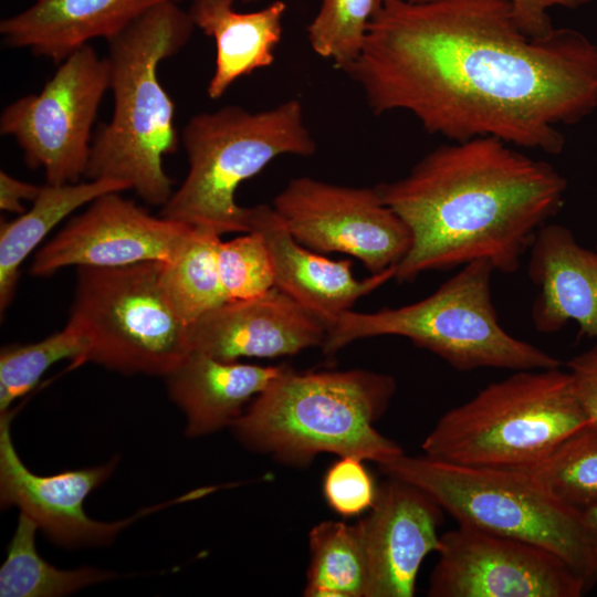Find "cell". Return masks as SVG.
Masks as SVG:
<instances>
[{
  "mask_svg": "<svg viewBox=\"0 0 597 597\" xmlns=\"http://www.w3.org/2000/svg\"><path fill=\"white\" fill-rule=\"evenodd\" d=\"M346 73L375 115L407 112L451 142L558 155V126L597 111V43L569 28L528 36L509 0H384Z\"/></svg>",
  "mask_w": 597,
  "mask_h": 597,
  "instance_id": "cell-1",
  "label": "cell"
},
{
  "mask_svg": "<svg viewBox=\"0 0 597 597\" xmlns=\"http://www.w3.org/2000/svg\"><path fill=\"white\" fill-rule=\"evenodd\" d=\"M375 188L410 231L394 277L411 282L481 259L516 272L537 231L562 209L567 180L545 160L478 137L439 146L405 177Z\"/></svg>",
  "mask_w": 597,
  "mask_h": 597,
  "instance_id": "cell-2",
  "label": "cell"
},
{
  "mask_svg": "<svg viewBox=\"0 0 597 597\" xmlns=\"http://www.w3.org/2000/svg\"><path fill=\"white\" fill-rule=\"evenodd\" d=\"M195 24L179 2H163L107 40L111 121L95 134L84 177L126 182L145 202L163 206L172 195L164 158L177 151L175 102L158 77L159 64L190 40Z\"/></svg>",
  "mask_w": 597,
  "mask_h": 597,
  "instance_id": "cell-3",
  "label": "cell"
},
{
  "mask_svg": "<svg viewBox=\"0 0 597 597\" xmlns=\"http://www.w3.org/2000/svg\"><path fill=\"white\" fill-rule=\"evenodd\" d=\"M395 390L386 374L286 366L231 427L247 448L285 464L306 465L321 453L378 464L404 452L374 427Z\"/></svg>",
  "mask_w": 597,
  "mask_h": 597,
  "instance_id": "cell-4",
  "label": "cell"
},
{
  "mask_svg": "<svg viewBox=\"0 0 597 597\" xmlns=\"http://www.w3.org/2000/svg\"><path fill=\"white\" fill-rule=\"evenodd\" d=\"M180 140L189 169L159 216L219 235L250 232L251 207L235 199L240 184L279 156L316 151L297 100L260 112L229 105L197 114Z\"/></svg>",
  "mask_w": 597,
  "mask_h": 597,
  "instance_id": "cell-5",
  "label": "cell"
},
{
  "mask_svg": "<svg viewBox=\"0 0 597 597\" xmlns=\"http://www.w3.org/2000/svg\"><path fill=\"white\" fill-rule=\"evenodd\" d=\"M493 271L490 261L475 260L412 304L374 313L347 311L327 329L321 348L333 355L357 339L401 336L459 371L561 367L559 359L501 326L491 297Z\"/></svg>",
  "mask_w": 597,
  "mask_h": 597,
  "instance_id": "cell-6",
  "label": "cell"
},
{
  "mask_svg": "<svg viewBox=\"0 0 597 597\" xmlns=\"http://www.w3.org/2000/svg\"><path fill=\"white\" fill-rule=\"evenodd\" d=\"M589 422L568 370H517L443 413L421 448L446 462L525 469Z\"/></svg>",
  "mask_w": 597,
  "mask_h": 597,
  "instance_id": "cell-7",
  "label": "cell"
},
{
  "mask_svg": "<svg viewBox=\"0 0 597 597\" xmlns=\"http://www.w3.org/2000/svg\"><path fill=\"white\" fill-rule=\"evenodd\" d=\"M387 476L411 483L465 525L535 544L568 563L591 587L597 559L582 513L547 492L526 469L451 463L404 452L380 463Z\"/></svg>",
  "mask_w": 597,
  "mask_h": 597,
  "instance_id": "cell-8",
  "label": "cell"
},
{
  "mask_svg": "<svg viewBox=\"0 0 597 597\" xmlns=\"http://www.w3.org/2000/svg\"><path fill=\"white\" fill-rule=\"evenodd\" d=\"M160 264L77 268L67 323L87 343L85 363L165 377L191 352L189 325L161 289Z\"/></svg>",
  "mask_w": 597,
  "mask_h": 597,
  "instance_id": "cell-9",
  "label": "cell"
},
{
  "mask_svg": "<svg viewBox=\"0 0 597 597\" xmlns=\"http://www.w3.org/2000/svg\"><path fill=\"white\" fill-rule=\"evenodd\" d=\"M109 88L106 57L88 43L59 63L38 93L8 104L0 133L12 136L31 168H42L46 184L77 182L88 163L92 128Z\"/></svg>",
  "mask_w": 597,
  "mask_h": 597,
  "instance_id": "cell-10",
  "label": "cell"
},
{
  "mask_svg": "<svg viewBox=\"0 0 597 597\" xmlns=\"http://www.w3.org/2000/svg\"><path fill=\"white\" fill-rule=\"evenodd\" d=\"M272 207L304 247L358 259L370 274L396 266L411 245L400 217L375 187H348L311 177L290 180Z\"/></svg>",
  "mask_w": 597,
  "mask_h": 597,
  "instance_id": "cell-11",
  "label": "cell"
},
{
  "mask_svg": "<svg viewBox=\"0 0 597 597\" xmlns=\"http://www.w3.org/2000/svg\"><path fill=\"white\" fill-rule=\"evenodd\" d=\"M437 553L430 597H579L590 588L553 552L465 525L443 533Z\"/></svg>",
  "mask_w": 597,
  "mask_h": 597,
  "instance_id": "cell-12",
  "label": "cell"
},
{
  "mask_svg": "<svg viewBox=\"0 0 597 597\" xmlns=\"http://www.w3.org/2000/svg\"><path fill=\"white\" fill-rule=\"evenodd\" d=\"M195 228L163 217L119 192L97 197L35 254L30 273L49 276L66 266L117 268L172 260Z\"/></svg>",
  "mask_w": 597,
  "mask_h": 597,
  "instance_id": "cell-13",
  "label": "cell"
},
{
  "mask_svg": "<svg viewBox=\"0 0 597 597\" xmlns=\"http://www.w3.org/2000/svg\"><path fill=\"white\" fill-rule=\"evenodd\" d=\"M11 415L0 418V503L17 506L51 541L74 547L108 544L122 528L144 515L116 522H101L83 509L86 496L114 471L117 460L105 464L64 471L53 475L31 472L19 458L10 434Z\"/></svg>",
  "mask_w": 597,
  "mask_h": 597,
  "instance_id": "cell-14",
  "label": "cell"
},
{
  "mask_svg": "<svg viewBox=\"0 0 597 597\" xmlns=\"http://www.w3.org/2000/svg\"><path fill=\"white\" fill-rule=\"evenodd\" d=\"M442 509L425 491L390 478L358 522L367 563L365 597H412L425 558L438 552Z\"/></svg>",
  "mask_w": 597,
  "mask_h": 597,
  "instance_id": "cell-15",
  "label": "cell"
},
{
  "mask_svg": "<svg viewBox=\"0 0 597 597\" xmlns=\"http://www.w3.org/2000/svg\"><path fill=\"white\" fill-rule=\"evenodd\" d=\"M326 333L320 320L276 287L228 301L189 325L191 350L223 362L294 355L322 347Z\"/></svg>",
  "mask_w": 597,
  "mask_h": 597,
  "instance_id": "cell-16",
  "label": "cell"
},
{
  "mask_svg": "<svg viewBox=\"0 0 597 597\" xmlns=\"http://www.w3.org/2000/svg\"><path fill=\"white\" fill-rule=\"evenodd\" d=\"M250 231L259 232L269 249L279 289L326 328L363 296L395 276L396 266L358 280L350 260H331L297 242L272 206L251 207Z\"/></svg>",
  "mask_w": 597,
  "mask_h": 597,
  "instance_id": "cell-17",
  "label": "cell"
},
{
  "mask_svg": "<svg viewBox=\"0 0 597 597\" xmlns=\"http://www.w3.org/2000/svg\"><path fill=\"white\" fill-rule=\"evenodd\" d=\"M528 251L527 275L538 290L531 312L536 331L555 333L574 321L579 336L597 338V249L584 248L567 227L546 223Z\"/></svg>",
  "mask_w": 597,
  "mask_h": 597,
  "instance_id": "cell-18",
  "label": "cell"
},
{
  "mask_svg": "<svg viewBox=\"0 0 597 597\" xmlns=\"http://www.w3.org/2000/svg\"><path fill=\"white\" fill-rule=\"evenodd\" d=\"M181 0H34L3 19L0 34L7 46L61 63L96 38L106 41L163 2Z\"/></svg>",
  "mask_w": 597,
  "mask_h": 597,
  "instance_id": "cell-19",
  "label": "cell"
},
{
  "mask_svg": "<svg viewBox=\"0 0 597 597\" xmlns=\"http://www.w3.org/2000/svg\"><path fill=\"white\" fill-rule=\"evenodd\" d=\"M285 367L223 362L191 350L165 378L186 417V434L201 437L231 426Z\"/></svg>",
  "mask_w": 597,
  "mask_h": 597,
  "instance_id": "cell-20",
  "label": "cell"
},
{
  "mask_svg": "<svg viewBox=\"0 0 597 597\" xmlns=\"http://www.w3.org/2000/svg\"><path fill=\"white\" fill-rule=\"evenodd\" d=\"M285 11L282 0L253 12H238L233 0H192L188 12L195 27L216 43L214 71L207 87L210 98L221 97L240 77L272 65Z\"/></svg>",
  "mask_w": 597,
  "mask_h": 597,
  "instance_id": "cell-21",
  "label": "cell"
},
{
  "mask_svg": "<svg viewBox=\"0 0 597 597\" xmlns=\"http://www.w3.org/2000/svg\"><path fill=\"white\" fill-rule=\"evenodd\" d=\"M130 189L115 179H88L84 182L41 186L32 207L12 221L0 226V310L10 305L20 266L49 232L77 208L109 192Z\"/></svg>",
  "mask_w": 597,
  "mask_h": 597,
  "instance_id": "cell-22",
  "label": "cell"
},
{
  "mask_svg": "<svg viewBox=\"0 0 597 597\" xmlns=\"http://www.w3.org/2000/svg\"><path fill=\"white\" fill-rule=\"evenodd\" d=\"M221 235L196 229L170 261L161 262L159 282L177 316L187 325L228 302L218 270Z\"/></svg>",
  "mask_w": 597,
  "mask_h": 597,
  "instance_id": "cell-23",
  "label": "cell"
},
{
  "mask_svg": "<svg viewBox=\"0 0 597 597\" xmlns=\"http://www.w3.org/2000/svg\"><path fill=\"white\" fill-rule=\"evenodd\" d=\"M36 524L20 513L0 568L1 597H60L117 576L98 568L65 570L49 564L36 552Z\"/></svg>",
  "mask_w": 597,
  "mask_h": 597,
  "instance_id": "cell-24",
  "label": "cell"
},
{
  "mask_svg": "<svg viewBox=\"0 0 597 597\" xmlns=\"http://www.w3.org/2000/svg\"><path fill=\"white\" fill-rule=\"evenodd\" d=\"M308 543L305 596L365 597L367 563L358 523L321 522L311 530Z\"/></svg>",
  "mask_w": 597,
  "mask_h": 597,
  "instance_id": "cell-25",
  "label": "cell"
},
{
  "mask_svg": "<svg viewBox=\"0 0 597 597\" xmlns=\"http://www.w3.org/2000/svg\"><path fill=\"white\" fill-rule=\"evenodd\" d=\"M556 500L583 513L597 505V426L576 430L525 468Z\"/></svg>",
  "mask_w": 597,
  "mask_h": 597,
  "instance_id": "cell-26",
  "label": "cell"
},
{
  "mask_svg": "<svg viewBox=\"0 0 597 597\" xmlns=\"http://www.w3.org/2000/svg\"><path fill=\"white\" fill-rule=\"evenodd\" d=\"M87 343L71 324L44 339L8 345L0 353V413L28 394L55 363L71 359L73 366L85 363Z\"/></svg>",
  "mask_w": 597,
  "mask_h": 597,
  "instance_id": "cell-27",
  "label": "cell"
},
{
  "mask_svg": "<svg viewBox=\"0 0 597 597\" xmlns=\"http://www.w3.org/2000/svg\"><path fill=\"white\" fill-rule=\"evenodd\" d=\"M384 0H322L307 25L312 50L346 72L364 49L368 28Z\"/></svg>",
  "mask_w": 597,
  "mask_h": 597,
  "instance_id": "cell-28",
  "label": "cell"
},
{
  "mask_svg": "<svg viewBox=\"0 0 597 597\" xmlns=\"http://www.w3.org/2000/svg\"><path fill=\"white\" fill-rule=\"evenodd\" d=\"M218 270L227 301L249 300L274 287L269 249L256 231L218 245Z\"/></svg>",
  "mask_w": 597,
  "mask_h": 597,
  "instance_id": "cell-29",
  "label": "cell"
},
{
  "mask_svg": "<svg viewBox=\"0 0 597 597\" xmlns=\"http://www.w3.org/2000/svg\"><path fill=\"white\" fill-rule=\"evenodd\" d=\"M362 459L339 457L326 471L323 494L328 506L337 514L352 517L373 506L377 488Z\"/></svg>",
  "mask_w": 597,
  "mask_h": 597,
  "instance_id": "cell-30",
  "label": "cell"
},
{
  "mask_svg": "<svg viewBox=\"0 0 597 597\" xmlns=\"http://www.w3.org/2000/svg\"><path fill=\"white\" fill-rule=\"evenodd\" d=\"M423 2L428 0H409ZM513 15L519 28L528 36L543 38L548 35L555 28L548 14L554 7L577 9L594 0H509Z\"/></svg>",
  "mask_w": 597,
  "mask_h": 597,
  "instance_id": "cell-31",
  "label": "cell"
},
{
  "mask_svg": "<svg viewBox=\"0 0 597 597\" xmlns=\"http://www.w3.org/2000/svg\"><path fill=\"white\" fill-rule=\"evenodd\" d=\"M566 367L580 406L597 426V344L572 357Z\"/></svg>",
  "mask_w": 597,
  "mask_h": 597,
  "instance_id": "cell-32",
  "label": "cell"
},
{
  "mask_svg": "<svg viewBox=\"0 0 597 597\" xmlns=\"http://www.w3.org/2000/svg\"><path fill=\"white\" fill-rule=\"evenodd\" d=\"M41 186H35L19 180L7 171H0V209L7 212L23 213L25 211L23 201H33Z\"/></svg>",
  "mask_w": 597,
  "mask_h": 597,
  "instance_id": "cell-33",
  "label": "cell"
},
{
  "mask_svg": "<svg viewBox=\"0 0 597 597\" xmlns=\"http://www.w3.org/2000/svg\"><path fill=\"white\" fill-rule=\"evenodd\" d=\"M587 543L597 559V505L582 513Z\"/></svg>",
  "mask_w": 597,
  "mask_h": 597,
  "instance_id": "cell-34",
  "label": "cell"
},
{
  "mask_svg": "<svg viewBox=\"0 0 597 597\" xmlns=\"http://www.w3.org/2000/svg\"><path fill=\"white\" fill-rule=\"evenodd\" d=\"M240 1H242V2H244V3H251V2H256V1H259V0H240Z\"/></svg>",
  "mask_w": 597,
  "mask_h": 597,
  "instance_id": "cell-35",
  "label": "cell"
},
{
  "mask_svg": "<svg viewBox=\"0 0 597 597\" xmlns=\"http://www.w3.org/2000/svg\"><path fill=\"white\" fill-rule=\"evenodd\" d=\"M596 249H597V245H596Z\"/></svg>",
  "mask_w": 597,
  "mask_h": 597,
  "instance_id": "cell-36",
  "label": "cell"
}]
</instances>
